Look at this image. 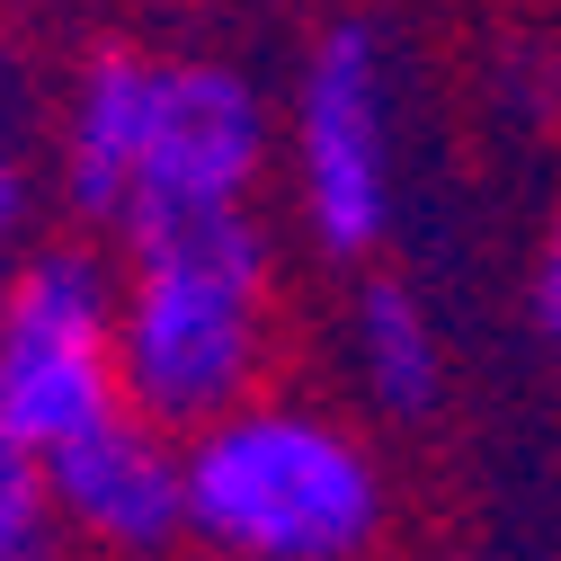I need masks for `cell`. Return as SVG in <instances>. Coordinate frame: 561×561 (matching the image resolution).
Returning a JSON list of instances; mask_svg holds the SVG:
<instances>
[{
	"label": "cell",
	"mask_w": 561,
	"mask_h": 561,
	"mask_svg": "<svg viewBox=\"0 0 561 561\" xmlns=\"http://www.w3.org/2000/svg\"><path fill=\"white\" fill-rule=\"evenodd\" d=\"M267 357V241L250 215H196L125 241L116 375L125 410L170 437L232 419Z\"/></svg>",
	"instance_id": "cell-1"
},
{
	"label": "cell",
	"mask_w": 561,
	"mask_h": 561,
	"mask_svg": "<svg viewBox=\"0 0 561 561\" xmlns=\"http://www.w3.org/2000/svg\"><path fill=\"white\" fill-rule=\"evenodd\" d=\"M187 535L232 561H357L383 535V472L339 419L241 401L187 437Z\"/></svg>",
	"instance_id": "cell-2"
},
{
	"label": "cell",
	"mask_w": 561,
	"mask_h": 561,
	"mask_svg": "<svg viewBox=\"0 0 561 561\" xmlns=\"http://www.w3.org/2000/svg\"><path fill=\"white\" fill-rule=\"evenodd\" d=\"M116 304L125 276L81 241H45L10 267V286H0V428L19 446L62 455L125 410Z\"/></svg>",
	"instance_id": "cell-3"
},
{
	"label": "cell",
	"mask_w": 561,
	"mask_h": 561,
	"mask_svg": "<svg viewBox=\"0 0 561 561\" xmlns=\"http://www.w3.org/2000/svg\"><path fill=\"white\" fill-rule=\"evenodd\" d=\"M295 170H304V224L321 250L366 259L392 224V81L375 27H330L295 90Z\"/></svg>",
	"instance_id": "cell-4"
},
{
	"label": "cell",
	"mask_w": 561,
	"mask_h": 561,
	"mask_svg": "<svg viewBox=\"0 0 561 561\" xmlns=\"http://www.w3.org/2000/svg\"><path fill=\"white\" fill-rule=\"evenodd\" d=\"M267 170V107L232 62L152 54V116H144V170H134V232L196 224V215H250V187Z\"/></svg>",
	"instance_id": "cell-5"
},
{
	"label": "cell",
	"mask_w": 561,
	"mask_h": 561,
	"mask_svg": "<svg viewBox=\"0 0 561 561\" xmlns=\"http://www.w3.org/2000/svg\"><path fill=\"white\" fill-rule=\"evenodd\" d=\"M54 472V508L72 535H90L116 561H152L187 535V446L152 419L116 410L107 428L72 437L62 455H45Z\"/></svg>",
	"instance_id": "cell-6"
},
{
	"label": "cell",
	"mask_w": 561,
	"mask_h": 561,
	"mask_svg": "<svg viewBox=\"0 0 561 561\" xmlns=\"http://www.w3.org/2000/svg\"><path fill=\"white\" fill-rule=\"evenodd\" d=\"M144 116H152V54L134 45H99L81 62L72 99L54 125V170H62V205L81 224H116L134 215V170H144Z\"/></svg>",
	"instance_id": "cell-7"
},
{
	"label": "cell",
	"mask_w": 561,
	"mask_h": 561,
	"mask_svg": "<svg viewBox=\"0 0 561 561\" xmlns=\"http://www.w3.org/2000/svg\"><path fill=\"white\" fill-rule=\"evenodd\" d=\"M347 347H357V383L383 419H428L446 392V357H437V330L419 312L410 286L392 276H366L357 304H347Z\"/></svg>",
	"instance_id": "cell-8"
},
{
	"label": "cell",
	"mask_w": 561,
	"mask_h": 561,
	"mask_svg": "<svg viewBox=\"0 0 561 561\" xmlns=\"http://www.w3.org/2000/svg\"><path fill=\"white\" fill-rule=\"evenodd\" d=\"M62 508H54V472L36 446L0 428V561H54Z\"/></svg>",
	"instance_id": "cell-9"
},
{
	"label": "cell",
	"mask_w": 561,
	"mask_h": 561,
	"mask_svg": "<svg viewBox=\"0 0 561 561\" xmlns=\"http://www.w3.org/2000/svg\"><path fill=\"white\" fill-rule=\"evenodd\" d=\"M19 224H27V179L10 161V144H0V286H10V250H19Z\"/></svg>",
	"instance_id": "cell-10"
},
{
	"label": "cell",
	"mask_w": 561,
	"mask_h": 561,
	"mask_svg": "<svg viewBox=\"0 0 561 561\" xmlns=\"http://www.w3.org/2000/svg\"><path fill=\"white\" fill-rule=\"evenodd\" d=\"M535 312H543V330L561 339V224H552V241H543V267H535Z\"/></svg>",
	"instance_id": "cell-11"
}]
</instances>
